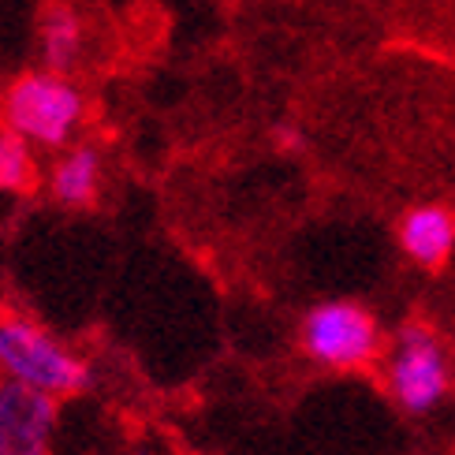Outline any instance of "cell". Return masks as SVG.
Returning <instances> with one entry per match:
<instances>
[{"instance_id": "1", "label": "cell", "mask_w": 455, "mask_h": 455, "mask_svg": "<svg viewBox=\"0 0 455 455\" xmlns=\"http://www.w3.org/2000/svg\"><path fill=\"white\" fill-rule=\"evenodd\" d=\"M0 381L64 403L93 388V363L27 310L0 307Z\"/></svg>"}, {"instance_id": "2", "label": "cell", "mask_w": 455, "mask_h": 455, "mask_svg": "<svg viewBox=\"0 0 455 455\" xmlns=\"http://www.w3.org/2000/svg\"><path fill=\"white\" fill-rule=\"evenodd\" d=\"M90 120V98L75 75L27 68L0 90V124L23 139L34 154H56L79 142Z\"/></svg>"}, {"instance_id": "3", "label": "cell", "mask_w": 455, "mask_h": 455, "mask_svg": "<svg viewBox=\"0 0 455 455\" xmlns=\"http://www.w3.org/2000/svg\"><path fill=\"white\" fill-rule=\"evenodd\" d=\"M381 377L392 403L411 419H422L448 403L455 388V366L444 336L426 321H407L385 336Z\"/></svg>"}, {"instance_id": "4", "label": "cell", "mask_w": 455, "mask_h": 455, "mask_svg": "<svg viewBox=\"0 0 455 455\" xmlns=\"http://www.w3.org/2000/svg\"><path fill=\"white\" fill-rule=\"evenodd\" d=\"M299 347L314 366L332 373H363L381 363V321L351 299H325L299 321Z\"/></svg>"}, {"instance_id": "5", "label": "cell", "mask_w": 455, "mask_h": 455, "mask_svg": "<svg viewBox=\"0 0 455 455\" xmlns=\"http://www.w3.org/2000/svg\"><path fill=\"white\" fill-rule=\"evenodd\" d=\"M60 433V403L34 388L0 381V451L52 455Z\"/></svg>"}, {"instance_id": "6", "label": "cell", "mask_w": 455, "mask_h": 455, "mask_svg": "<svg viewBox=\"0 0 455 455\" xmlns=\"http://www.w3.org/2000/svg\"><path fill=\"white\" fill-rule=\"evenodd\" d=\"M37 68L75 75L90 52V19L75 0H49L34 27Z\"/></svg>"}, {"instance_id": "7", "label": "cell", "mask_w": 455, "mask_h": 455, "mask_svg": "<svg viewBox=\"0 0 455 455\" xmlns=\"http://www.w3.org/2000/svg\"><path fill=\"white\" fill-rule=\"evenodd\" d=\"M105 191V154L93 142H71L56 149L45 168V195L60 210H90Z\"/></svg>"}, {"instance_id": "8", "label": "cell", "mask_w": 455, "mask_h": 455, "mask_svg": "<svg viewBox=\"0 0 455 455\" xmlns=\"http://www.w3.org/2000/svg\"><path fill=\"white\" fill-rule=\"evenodd\" d=\"M395 239L407 261H414L419 269H444L455 254V210L441 202L411 205L400 217Z\"/></svg>"}, {"instance_id": "9", "label": "cell", "mask_w": 455, "mask_h": 455, "mask_svg": "<svg viewBox=\"0 0 455 455\" xmlns=\"http://www.w3.org/2000/svg\"><path fill=\"white\" fill-rule=\"evenodd\" d=\"M42 180L37 154L0 124V195H27Z\"/></svg>"}, {"instance_id": "10", "label": "cell", "mask_w": 455, "mask_h": 455, "mask_svg": "<svg viewBox=\"0 0 455 455\" xmlns=\"http://www.w3.org/2000/svg\"><path fill=\"white\" fill-rule=\"evenodd\" d=\"M273 142H276L280 154H302V149H307V135H302L295 124H276L273 127Z\"/></svg>"}, {"instance_id": "11", "label": "cell", "mask_w": 455, "mask_h": 455, "mask_svg": "<svg viewBox=\"0 0 455 455\" xmlns=\"http://www.w3.org/2000/svg\"><path fill=\"white\" fill-rule=\"evenodd\" d=\"M0 455H4V451H0Z\"/></svg>"}]
</instances>
